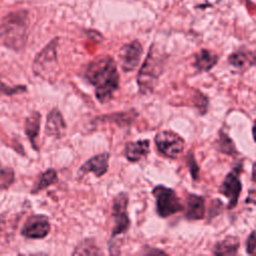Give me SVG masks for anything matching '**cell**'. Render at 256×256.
<instances>
[{
  "mask_svg": "<svg viewBox=\"0 0 256 256\" xmlns=\"http://www.w3.org/2000/svg\"><path fill=\"white\" fill-rule=\"evenodd\" d=\"M85 77L95 87L96 98L101 103L109 102L119 86L117 65L110 56L98 57L90 62Z\"/></svg>",
  "mask_w": 256,
  "mask_h": 256,
  "instance_id": "obj_1",
  "label": "cell"
},
{
  "mask_svg": "<svg viewBox=\"0 0 256 256\" xmlns=\"http://www.w3.org/2000/svg\"><path fill=\"white\" fill-rule=\"evenodd\" d=\"M29 12L18 10L8 13L0 22V39L13 50L24 48L28 38Z\"/></svg>",
  "mask_w": 256,
  "mask_h": 256,
  "instance_id": "obj_2",
  "label": "cell"
},
{
  "mask_svg": "<svg viewBox=\"0 0 256 256\" xmlns=\"http://www.w3.org/2000/svg\"><path fill=\"white\" fill-rule=\"evenodd\" d=\"M163 57L156 54L154 47L151 46L137 76V83L141 94L147 95L153 92L163 71Z\"/></svg>",
  "mask_w": 256,
  "mask_h": 256,
  "instance_id": "obj_3",
  "label": "cell"
},
{
  "mask_svg": "<svg viewBox=\"0 0 256 256\" xmlns=\"http://www.w3.org/2000/svg\"><path fill=\"white\" fill-rule=\"evenodd\" d=\"M58 38L51 40L35 57L33 61V71L38 77L45 80H52L56 73Z\"/></svg>",
  "mask_w": 256,
  "mask_h": 256,
  "instance_id": "obj_4",
  "label": "cell"
},
{
  "mask_svg": "<svg viewBox=\"0 0 256 256\" xmlns=\"http://www.w3.org/2000/svg\"><path fill=\"white\" fill-rule=\"evenodd\" d=\"M152 194L156 199V210L160 217L166 218L184 209L176 192L164 185L153 188Z\"/></svg>",
  "mask_w": 256,
  "mask_h": 256,
  "instance_id": "obj_5",
  "label": "cell"
},
{
  "mask_svg": "<svg viewBox=\"0 0 256 256\" xmlns=\"http://www.w3.org/2000/svg\"><path fill=\"white\" fill-rule=\"evenodd\" d=\"M128 201L129 197L126 192H120L113 200L112 205V219L113 227L111 237H115L126 233L130 227V219L128 217Z\"/></svg>",
  "mask_w": 256,
  "mask_h": 256,
  "instance_id": "obj_6",
  "label": "cell"
},
{
  "mask_svg": "<svg viewBox=\"0 0 256 256\" xmlns=\"http://www.w3.org/2000/svg\"><path fill=\"white\" fill-rule=\"evenodd\" d=\"M184 143V139L181 136L169 130L160 131L155 136L157 150L170 159H176L183 152Z\"/></svg>",
  "mask_w": 256,
  "mask_h": 256,
  "instance_id": "obj_7",
  "label": "cell"
},
{
  "mask_svg": "<svg viewBox=\"0 0 256 256\" xmlns=\"http://www.w3.org/2000/svg\"><path fill=\"white\" fill-rule=\"evenodd\" d=\"M143 47L138 40L123 45L118 53L121 68L124 72H131L139 65Z\"/></svg>",
  "mask_w": 256,
  "mask_h": 256,
  "instance_id": "obj_8",
  "label": "cell"
},
{
  "mask_svg": "<svg viewBox=\"0 0 256 256\" xmlns=\"http://www.w3.org/2000/svg\"><path fill=\"white\" fill-rule=\"evenodd\" d=\"M239 168H235L229 172L219 187V192L228 199V209H233L237 205L241 193L242 184L239 178Z\"/></svg>",
  "mask_w": 256,
  "mask_h": 256,
  "instance_id": "obj_9",
  "label": "cell"
},
{
  "mask_svg": "<svg viewBox=\"0 0 256 256\" xmlns=\"http://www.w3.org/2000/svg\"><path fill=\"white\" fill-rule=\"evenodd\" d=\"M50 232V223L45 215H32L30 216L23 228L21 234L29 239H42L45 238Z\"/></svg>",
  "mask_w": 256,
  "mask_h": 256,
  "instance_id": "obj_10",
  "label": "cell"
},
{
  "mask_svg": "<svg viewBox=\"0 0 256 256\" xmlns=\"http://www.w3.org/2000/svg\"><path fill=\"white\" fill-rule=\"evenodd\" d=\"M109 153L104 152L101 154H97L91 158H89L81 167L79 168L78 175L83 176L89 172L94 173L97 177H101L104 175L109 166Z\"/></svg>",
  "mask_w": 256,
  "mask_h": 256,
  "instance_id": "obj_11",
  "label": "cell"
},
{
  "mask_svg": "<svg viewBox=\"0 0 256 256\" xmlns=\"http://www.w3.org/2000/svg\"><path fill=\"white\" fill-rule=\"evenodd\" d=\"M66 131V123L64 121L62 113L54 108L47 115L45 132L48 136L54 138H61Z\"/></svg>",
  "mask_w": 256,
  "mask_h": 256,
  "instance_id": "obj_12",
  "label": "cell"
},
{
  "mask_svg": "<svg viewBox=\"0 0 256 256\" xmlns=\"http://www.w3.org/2000/svg\"><path fill=\"white\" fill-rule=\"evenodd\" d=\"M205 215V198L196 194H188L186 198L185 217L188 220H200Z\"/></svg>",
  "mask_w": 256,
  "mask_h": 256,
  "instance_id": "obj_13",
  "label": "cell"
},
{
  "mask_svg": "<svg viewBox=\"0 0 256 256\" xmlns=\"http://www.w3.org/2000/svg\"><path fill=\"white\" fill-rule=\"evenodd\" d=\"M150 150V142L147 139L138 140L135 142H129L124 149L125 157L130 162H137L145 157Z\"/></svg>",
  "mask_w": 256,
  "mask_h": 256,
  "instance_id": "obj_14",
  "label": "cell"
},
{
  "mask_svg": "<svg viewBox=\"0 0 256 256\" xmlns=\"http://www.w3.org/2000/svg\"><path fill=\"white\" fill-rule=\"evenodd\" d=\"M228 62L237 69L245 70L256 64V54L249 50H238L228 57Z\"/></svg>",
  "mask_w": 256,
  "mask_h": 256,
  "instance_id": "obj_15",
  "label": "cell"
},
{
  "mask_svg": "<svg viewBox=\"0 0 256 256\" xmlns=\"http://www.w3.org/2000/svg\"><path fill=\"white\" fill-rule=\"evenodd\" d=\"M218 62L217 54L207 49H201L196 55L193 66L199 72H206L211 70Z\"/></svg>",
  "mask_w": 256,
  "mask_h": 256,
  "instance_id": "obj_16",
  "label": "cell"
},
{
  "mask_svg": "<svg viewBox=\"0 0 256 256\" xmlns=\"http://www.w3.org/2000/svg\"><path fill=\"white\" fill-rule=\"evenodd\" d=\"M40 120H41V115L38 111H35L31 113L25 121V133L27 137L30 140V143L32 147L35 150H38L36 139L39 135L40 131Z\"/></svg>",
  "mask_w": 256,
  "mask_h": 256,
  "instance_id": "obj_17",
  "label": "cell"
},
{
  "mask_svg": "<svg viewBox=\"0 0 256 256\" xmlns=\"http://www.w3.org/2000/svg\"><path fill=\"white\" fill-rule=\"evenodd\" d=\"M239 240L234 236H228L216 243L213 253L215 255H235L238 252Z\"/></svg>",
  "mask_w": 256,
  "mask_h": 256,
  "instance_id": "obj_18",
  "label": "cell"
},
{
  "mask_svg": "<svg viewBox=\"0 0 256 256\" xmlns=\"http://www.w3.org/2000/svg\"><path fill=\"white\" fill-rule=\"evenodd\" d=\"M57 181V173L54 169L50 168L47 169L45 172H43L39 179L38 182L36 183V185L34 186V188L31 190V193H38L43 189H46L47 187H49L50 185H52L53 183H55Z\"/></svg>",
  "mask_w": 256,
  "mask_h": 256,
  "instance_id": "obj_19",
  "label": "cell"
},
{
  "mask_svg": "<svg viewBox=\"0 0 256 256\" xmlns=\"http://www.w3.org/2000/svg\"><path fill=\"white\" fill-rule=\"evenodd\" d=\"M100 253L102 252L91 239H86L82 241L73 251V254L77 255H97Z\"/></svg>",
  "mask_w": 256,
  "mask_h": 256,
  "instance_id": "obj_20",
  "label": "cell"
},
{
  "mask_svg": "<svg viewBox=\"0 0 256 256\" xmlns=\"http://www.w3.org/2000/svg\"><path fill=\"white\" fill-rule=\"evenodd\" d=\"M14 181L13 169L0 165V189L9 187Z\"/></svg>",
  "mask_w": 256,
  "mask_h": 256,
  "instance_id": "obj_21",
  "label": "cell"
},
{
  "mask_svg": "<svg viewBox=\"0 0 256 256\" xmlns=\"http://www.w3.org/2000/svg\"><path fill=\"white\" fill-rule=\"evenodd\" d=\"M219 149L228 155H235L237 154V150L233 141L228 137L227 134H221L219 139Z\"/></svg>",
  "mask_w": 256,
  "mask_h": 256,
  "instance_id": "obj_22",
  "label": "cell"
},
{
  "mask_svg": "<svg viewBox=\"0 0 256 256\" xmlns=\"http://www.w3.org/2000/svg\"><path fill=\"white\" fill-rule=\"evenodd\" d=\"M26 91L25 86H16V87H9L5 84H3L0 81V94H5V95H13L16 93H21Z\"/></svg>",
  "mask_w": 256,
  "mask_h": 256,
  "instance_id": "obj_23",
  "label": "cell"
},
{
  "mask_svg": "<svg viewBox=\"0 0 256 256\" xmlns=\"http://www.w3.org/2000/svg\"><path fill=\"white\" fill-rule=\"evenodd\" d=\"M246 252L250 255H256V230L252 231L246 240Z\"/></svg>",
  "mask_w": 256,
  "mask_h": 256,
  "instance_id": "obj_24",
  "label": "cell"
},
{
  "mask_svg": "<svg viewBox=\"0 0 256 256\" xmlns=\"http://www.w3.org/2000/svg\"><path fill=\"white\" fill-rule=\"evenodd\" d=\"M189 159H188V166H189V169H190V172H191V175L193 176L194 179L197 178L198 176V172H199V168L198 166L196 165V162H195V159L193 157V154L192 153H189Z\"/></svg>",
  "mask_w": 256,
  "mask_h": 256,
  "instance_id": "obj_25",
  "label": "cell"
},
{
  "mask_svg": "<svg viewBox=\"0 0 256 256\" xmlns=\"http://www.w3.org/2000/svg\"><path fill=\"white\" fill-rule=\"evenodd\" d=\"M252 135H253V139L256 142V120L254 121L253 127H252Z\"/></svg>",
  "mask_w": 256,
  "mask_h": 256,
  "instance_id": "obj_26",
  "label": "cell"
},
{
  "mask_svg": "<svg viewBox=\"0 0 256 256\" xmlns=\"http://www.w3.org/2000/svg\"><path fill=\"white\" fill-rule=\"evenodd\" d=\"M252 175H253L252 176L253 181H256V163H254V165H253V174Z\"/></svg>",
  "mask_w": 256,
  "mask_h": 256,
  "instance_id": "obj_27",
  "label": "cell"
},
{
  "mask_svg": "<svg viewBox=\"0 0 256 256\" xmlns=\"http://www.w3.org/2000/svg\"><path fill=\"white\" fill-rule=\"evenodd\" d=\"M250 1H253V2H256V0H250Z\"/></svg>",
  "mask_w": 256,
  "mask_h": 256,
  "instance_id": "obj_28",
  "label": "cell"
}]
</instances>
